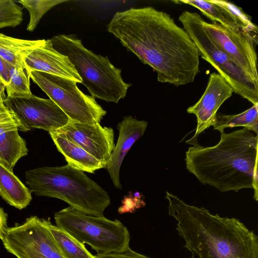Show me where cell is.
Returning <instances> with one entry per match:
<instances>
[{
  "instance_id": "6da1fadb",
  "label": "cell",
  "mask_w": 258,
  "mask_h": 258,
  "mask_svg": "<svg viewBox=\"0 0 258 258\" xmlns=\"http://www.w3.org/2000/svg\"><path fill=\"white\" fill-rule=\"evenodd\" d=\"M107 28L157 73L158 82L179 86L195 81L199 72L198 48L166 12L152 7L132 8L116 13Z\"/></svg>"
},
{
  "instance_id": "7a4b0ae2",
  "label": "cell",
  "mask_w": 258,
  "mask_h": 258,
  "mask_svg": "<svg viewBox=\"0 0 258 258\" xmlns=\"http://www.w3.org/2000/svg\"><path fill=\"white\" fill-rule=\"evenodd\" d=\"M165 198L190 258H258L257 235L238 219L214 215L168 191Z\"/></svg>"
},
{
  "instance_id": "3957f363",
  "label": "cell",
  "mask_w": 258,
  "mask_h": 258,
  "mask_svg": "<svg viewBox=\"0 0 258 258\" xmlns=\"http://www.w3.org/2000/svg\"><path fill=\"white\" fill-rule=\"evenodd\" d=\"M258 137L243 128L230 133H221L216 145L203 147L196 144L185 153L187 170L201 183L220 192L243 188L254 190L258 199Z\"/></svg>"
},
{
  "instance_id": "277c9868",
  "label": "cell",
  "mask_w": 258,
  "mask_h": 258,
  "mask_svg": "<svg viewBox=\"0 0 258 258\" xmlns=\"http://www.w3.org/2000/svg\"><path fill=\"white\" fill-rule=\"evenodd\" d=\"M25 178L35 195L58 199L89 215L104 216V210L111 204L106 190L83 171L68 164L28 170Z\"/></svg>"
},
{
  "instance_id": "5b68a950",
  "label": "cell",
  "mask_w": 258,
  "mask_h": 258,
  "mask_svg": "<svg viewBox=\"0 0 258 258\" xmlns=\"http://www.w3.org/2000/svg\"><path fill=\"white\" fill-rule=\"evenodd\" d=\"M50 40L54 48L70 59L92 97L115 103L125 97L132 85L123 81L121 70L107 56L88 49L74 34L57 35Z\"/></svg>"
},
{
  "instance_id": "8992f818",
  "label": "cell",
  "mask_w": 258,
  "mask_h": 258,
  "mask_svg": "<svg viewBox=\"0 0 258 258\" xmlns=\"http://www.w3.org/2000/svg\"><path fill=\"white\" fill-rule=\"evenodd\" d=\"M56 226L98 253H122L129 248L130 236L119 220L86 214L71 207L54 213Z\"/></svg>"
},
{
  "instance_id": "52a82bcc",
  "label": "cell",
  "mask_w": 258,
  "mask_h": 258,
  "mask_svg": "<svg viewBox=\"0 0 258 258\" xmlns=\"http://www.w3.org/2000/svg\"><path fill=\"white\" fill-rule=\"evenodd\" d=\"M197 13L183 12L179 20L197 46L199 56L208 62L232 88L234 93L253 105L258 103V82L235 64L208 36Z\"/></svg>"
},
{
  "instance_id": "ba28073f",
  "label": "cell",
  "mask_w": 258,
  "mask_h": 258,
  "mask_svg": "<svg viewBox=\"0 0 258 258\" xmlns=\"http://www.w3.org/2000/svg\"><path fill=\"white\" fill-rule=\"evenodd\" d=\"M30 78L73 122H100L106 111L95 99L83 93L77 82L46 73L33 71Z\"/></svg>"
},
{
  "instance_id": "9c48e42d",
  "label": "cell",
  "mask_w": 258,
  "mask_h": 258,
  "mask_svg": "<svg viewBox=\"0 0 258 258\" xmlns=\"http://www.w3.org/2000/svg\"><path fill=\"white\" fill-rule=\"evenodd\" d=\"M2 241L17 258H64L42 219L36 216L8 227Z\"/></svg>"
},
{
  "instance_id": "30bf717a",
  "label": "cell",
  "mask_w": 258,
  "mask_h": 258,
  "mask_svg": "<svg viewBox=\"0 0 258 258\" xmlns=\"http://www.w3.org/2000/svg\"><path fill=\"white\" fill-rule=\"evenodd\" d=\"M4 103L15 115L19 130L22 132L40 128L49 133L62 127L70 121L52 100L33 94L24 97L7 96Z\"/></svg>"
},
{
  "instance_id": "8fae6325",
  "label": "cell",
  "mask_w": 258,
  "mask_h": 258,
  "mask_svg": "<svg viewBox=\"0 0 258 258\" xmlns=\"http://www.w3.org/2000/svg\"><path fill=\"white\" fill-rule=\"evenodd\" d=\"M201 23L212 40L235 64L258 82L257 55L255 46L257 36L242 31H234L217 22Z\"/></svg>"
},
{
  "instance_id": "7c38bea8",
  "label": "cell",
  "mask_w": 258,
  "mask_h": 258,
  "mask_svg": "<svg viewBox=\"0 0 258 258\" xmlns=\"http://www.w3.org/2000/svg\"><path fill=\"white\" fill-rule=\"evenodd\" d=\"M57 131L66 135L106 165L109 161L115 147L112 128L103 127L99 123H83L70 120Z\"/></svg>"
},
{
  "instance_id": "4fadbf2b",
  "label": "cell",
  "mask_w": 258,
  "mask_h": 258,
  "mask_svg": "<svg viewBox=\"0 0 258 258\" xmlns=\"http://www.w3.org/2000/svg\"><path fill=\"white\" fill-rule=\"evenodd\" d=\"M234 93L225 79L219 74H210L207 88L201 98L187 109L188 113L197 117V126L194 137L197 138L205 130L213 126L217 111L222 104Z\"/></svg>"
},
{
  "instance_id": "5bb4252c",
  "label": "cell",
  "mask_w": 258,
  "mask_h": 258,
  "mask_svg": "<svg viewBox=\"0 0 258 258\" xmlns=\"http://www.w3.org/2000/svg\"><path fill=\"white\" fill-rule=\"evenodd\" d=\"M28 71H35L82 83V79L68 57L54 48L50 39L45 40L22 55Z\"/></svg>"
},
{
  "instance_id": "9a60e30c",
  "label": "cell",
  "mask_w": 258,
  "mask_h": 258,
  "mask_svg": "<svg viewBox=\"0 0 258 258\" xmlns=\"http://www.w3.org/2000/svg\"><path fill=\"white\" fill-rule=\"evenodd\" d=\"M148 122L139 120L132 116L123 117L117 124V141L106 164V168L115 188L121 189L119 172L123 160L132 146L144 134Z\"/></svg>"
},
{
  "instance_id": "2e32d148",
  "label": "cell",
  "mask_w": 258,
  "mask_h": 258,
  "mask_svg": "<svg viewBox=\"0 0 258 258\" xmlns=\"http://www.w3.org/2000/svg\"><path fill=\"white\" fill-rule=\"evenodd\" d=\"M57 150L64 157L68 164L83 172L94 173L106 168V165L90 154L66 135L53 131L49 132Z\"/></svg>"
},
{
  "instance_id": "e0dca14e",
  "label": "cell",
  "mask_w": 258,
  "mask_h": 258,
  "mask_svg": "<svg viewBox=\"0 0 258 258\" xmlns=\"http://www.w3.org/2000/svg\"><path fill=\"white\" fill-rule=\"evenodd\" d=\"M19 126L18 121L0 123V162L11 170L28 152L26 141L18 133Z\"/></svg>"
},
{
  "instance_id": "ac0fdd59",
  "label": "cell",
  "mask_w": 258,
  "mask_h": 258,
  "mask_svg": "<svg viewBox=\"0 0 258 258\" xmlns=\"http://www.w3.org/2000/svg\"><path fill=\"white\" fill-rule=\"evenodd\" d=\"M0 196L10 205L19 210L32 200L31 191L15 175L13 170L0 162Z\"/></svg>"
},
{
  "instance_id": "d6986e66",
  "label": "cell",
  "mask_w": 258,
  "mask_h": 258,
  "mask_svg": "<svg viewBox=\"0 0 258 258\" xmlns=\"http://www.w3.org/2000/svg\"><path fill=\"white\" fill-rule=\"evenodd\" d=\"M43 40L21 39L0 33V57L13 67L26 69L22 60V54Z\"/></svg>"
},
{
  "instance_id": "ffe728a7",
  "label": "cell",
  "mask_w": 258,
  "mask_h": 258,
  "mask_svg": "<svg viewBox=\"0 0 258 258\" xmlns=\"http://www.w3.org/2000/svg\"><path fill=\"white\" fill-rule=\"evenodd\" d=\"M64 258H96L80 242L67 232L51 223L49 219H42Z\"/></svg>"
},
{
  "instance_id": "44dd1931",
  "label": "cell",
  "mask_w": 258,
  "mask_h": 258,
  "mask_svg": "<svg viewBox=\"0 0 258 258\" xmlns=\"http://www.w3.org/2000/svg\"><path fill=\"white\" fill-rule=\"evenodd\" d=\"M214 129L221 133L226 128L243 126L257 135L258 131V103L253 104L247 110L235 115L217 114L215 121L213 125Z\"/></svg>"
},
{
  "instance_id": "7402d4cb",
  "label": "cell",
  "mask_w": 258,
  "mask_h": 258,
  "mask_svg": "<svg viewBox=\"0 0 258 258\" xmlns=\"http://www.w3.org/2000/svg\"><path fill=\"white\" fill-rule=\"evenodd\" d=\"M175 2L189 5L199 9L203 15L211 20L213 22H217L225 28L234 31H242L228 14L221 8L210 1L180 0Z\"/></svg>"
},
{
  "instance_id": "603a6c76",
  "label": "cell",
  "mask_w": 258,
  "mask_h": 258,
  "mask_svg": "<svg viewBox=\"0 0 258 258\" xmlns=\"http://www.w3.org/2000/svg\"><path fill=\"white\" fill-rule=\"evenodd\" d=\"M16 3L21 4L30 14V21L27 30L33 32L42 17L54 6L67 2L62 0H20Z\"/></svg>"
},
{
  "instance_id": "cb8c5ba5",
  "label": "cell",
  "mask_w": 258,
  "mask_h": 258,
  "mask_svg": "<svg viewBox=\"0 0 258 258\" xmlns=\"http://www.w3.org/2000/svg\"><path fill=\"white\" fill-rule=\"evenodd\" d=\"M10 82L6 86L7 97H24L32 93L30 88V73L25 68H19L12 66Z\"/></svg>"
},
{
  "instance_id": "d4e9b609",
  "label": "cell",
  "mask_w": 258,
  "mask_h": 258,
  "mask_svg": "<svg viewBox=\"0 0 258 258\" xmlns=\"http://www.w3.org/2000/svg\"><path fill=\"white\" fill-rule=\"evenodd\" d=\"M210 2L221 8L243 32L257 36V27L251 22L249 17L240 8L226 1L210 0Z\"/></svg>"
},
{
  "instance_id": "484cf974",
  "label": "cell",
  "mask_w": 258,
  "mask_h": 258,
  "mask_svg": "<svg viewBox=\"0 0 258 258\" xmlns=\"http://www.w3.org/2000/svg\"><path fill=\"white\" fill-rule=\"evenodd\" d=\"M23 21L22 8L13 0H0V29L15 27Z\"/></svg>"
},
{
  "instance_id": "4316f807",
  "label": "cell",
  "mask_w": 258,
  "mask_h": 258,
  "mask_svg": "<svg viewBox=\"0 0 258 258\" xmlns=\"http://www.w3.org/2000/svg\"><path fill=\"white\" fill-rule=\"evenodd\" d=\"M145 203L136 198H132L125 197L122 201V205L118 209V212L120 214L126 212H133L136 209L144 206Z\"/></svg>"
},
{
  "instance_id": "83f0119b",
  "label": "cell",
  "mask_w": 258,
  "mask_h": 258,
  "mask_svg": "<svg viewBox=\"0 0 258 258\" xmlns=\"http://www.w3.org/2000/svg\"><path fill=\"white\" fill-rule=\"evenodd\" d=\"M96 258H152L138 253L129 248L122 253H98Z\"/></svg>"
},
{
  "instance_id": "f1b7e54d",
  "label": "cell",
  "mask_w": 258,
  "mask_h": 258,
  "mask_svg": "<svg viewBox=\"0 0 258 258\" xmlns=\"http://www.w3.org/2000/svg\"><path fill=\"white\" fill-rule=\"evenodd\" d=\"M12 66L0 57V79L6 86L10 82V72Z\"/></svg>"
},
{
  "instance_id": "f546056e",
  "label": "cell",
  "mask_w": 258,
  "mask_h": 258,
  "mask_svg": "<svg viewBox=\"0 0 258 258\" xmlns=\"http://www.w3.org/2000/svg\"><path fill=\"white\" fill-rule=\"evenodd\" d=\"M9 121L18 122L14 114L0 101V123Z\"/></svg>"
},
{
  "instance_id": "4dcf8cb0",
  "label": "cell",
  "mask_w": 258,
  "mask_h": 258,
  "mask_svg": "<svg viewBox=\"0 0 258 258\" xmlns=\"http://www.w3.org/2000/svg\"><path fill=\"white\" fill-rule=\"evenodd\" d=\"M8 215L0 207V239L2 240L8 228L7 226Z\"/></svg>"
},
{
  "instance_id": "1f68e13d",
  "label": "cell",
  "mask_w": 258,
  "mask_h": 258,
  "mask_svg": "<svg viewBox=\"0 0 258 258\" xmlns=\"http://www.w3.org/2000/svg\"><path fill=\"white\" fill-rule=\"evenodd\" d=\"M6 85L0 79V101H4L7 96L5 94Z\"/></svg>"
},
{
  "instance_id": "d6a6232c",
  "label": "cell",
  "mask_w": 258,
  "mask_h": 258,
  "mask_svg": "<svg viewBox=\"0 0 258 258\" xmlns=\"http://www.w3.org/2000/svg\"></svg>"
}]
</instances>
